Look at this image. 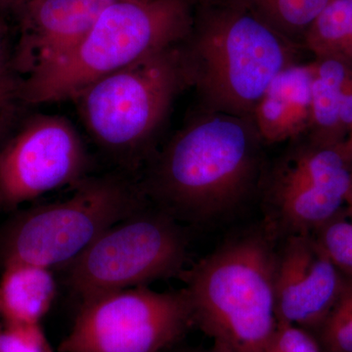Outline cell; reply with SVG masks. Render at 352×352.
<instances>
[{"label": "cell", "mask_w": 352, "mask_h": 352, "mask_svg": "<svg viewBox=\"0 0 352 352\" xmlns=\"http://www.w3.org/2000/svg\"><path fill=\"white\" fill-rule=\"evenodd\" d=\"M261 140L252 118L208 112L166 146L153 168L150 193L177 221L219 219L254 185Z\"/></svg>", "instance_id": "obj_1"}, {"label": "cell", "mask_w": 352, "mask_h": 352, "mask_svg": "<svg viewBox=\"0 0 352 352\" xmlns=\"http://www.w3.org/2000/svg\"><path fill=\"white\" fill-rule=\"evenodd\" d=\"M273 239L265 228L240 236L180 275L214 352H263L276 330Z\"/></svg>", "instance_id": "obj_2"}, {"label": "cell", "mask_w": 352, "mask_h": 352, "mask_svg": "<svg viewBox=\"0 0 352 352\" xmlns=\"http://www.w3.org/2000/svg\"><path fill=\"white\" fill-rule=\"evenodd\" d=\"M192 0H119L109 6L73 50L21 78L28 104L73 99L78 92L139 60L189 38Z\"/></svg>", "instance_id": "obj_3"}, {"label": "cell", "mask_w": 352, "mask_h": 352, "mask_svg": "<svg viewBox=\"0 0 352 352\" xmlns=\"http://www.w3.org/2000/svg\"><path fill=\"white\" fill-rule=\"evenodd\" d=\"M188 48L193 82L208 112L252 118L275 76L292 62L289 43L241 0H204Z\"/></svg>", "instance_id": "obj_4"}, {"label": "cell", "mask_w": 352, "mask_h": 352, "mask_svg": "<svg viewBox=\"0 0 352 352\" xmlns=\"http://www.w3.org/2000/svg\"><path fill=\"white\" fill-rule=\"evenodd\" d=\"M191 82V59L180 43L91 83L72 100L95 142L117 156H133Z\"/></svg>", "instance_id": "obj_5"}, {"label": "cell", "mask_w": 352, "mask_h": 352, "mask_svg": "<svg viewBox=\"0 0 352 352\" xmlns=\"http://www.w3.org/2000/svg\"><path fill=\"white\" fill-rule=\"evenodd\" d=\"M139 208L122 180L85 178L71 198L23 210L7 222L0 232V261L3 266H69L102 233Z\"/></svg>", "instance_id": "obj_6"}, {"label": "cell", "mask_w": 352, "mask_h": 352, "mask_svg": "<svg viewBox=\"0 0 352 352\" xmlns=\"http://www.w3.org/2000/svg\"><path fill=\"white\" fill-rule=\"evenodd\" d=\"M187 239L177 220L163 210L139 208L101 234L69 266L72 289L88 296L180 276Z\"/></svg>", "instance_id": "obj_7"}, {"label": "cell", "mask_w": 352, "mask_h": 352, "mask_svg": "<svg viewBox=\"0 0 352 352\" xmlns=\"http://www.w3.org/2000/svg\"><path fill=\"white\" fill-rule=\"evenodd\" d=\"M194 324L186 291L148 286L82 298L60 352H163Z\"/></svg>", "instance_id": "obj_8"}, {"label": "cell", "mask_w": 352, "mask_h": 352, "mask_svg": "<svg viewBox=\"0 0 352 352\" xmlns=\"http://www.w3.org/2000/svg\"><path fill=\"white\" fill-rule=\"evenodd\" d=\"M88 157L80 134L59 116L27 120L0 149V203L13 208L85 179Z\"/></svg>", "instance_id": "obj_9"}, {"label": "cell", "mask_w": 352, "mask_h": 352, "mask_svg": "<svg viewBox=\"0 0 352 352\" xmlns=\"http://www.w3.org/2000/svg\"><path fill=\"white\" fill-rule=\"evenodd\" d=\"M349 161L344 148L336 146H318L287 159L270 187L265 229L271 236L314 234L337 217L351 188Z\"/></svg>", "instance_id": "obj_10"}, {"label": "cell", "mask_w": 352, "mask_h": 352, "mask_svg": "<svg viewBox=\"0 0 352 352\" xmlns=\"http://www.w3.org/2000/svg\"><path fill=\"white\" fill-rule=\"evenodd\" d=\"M344 277L314 234L287 237L276 254L275 302L278 322L320 328L337 302Z\"/></svg>", "instance_id": "obj_11"}, {"label": "cell", "mask_w": 352, "mask_h": 352, "mask_svg": "<svg viewBox=\"0 0 352 352\" xmlns=\"http://www.w3.org/2000/svg\"><path fill=\"white\" fill-rule=\"evenodd\" d=\"M119 0H21L20 38L12 66L25 76L47 66L80 43L102 13Z\"/></svg>", "instance_id": "obj_12"}, {"label": "cell", "mask_w": 352, "mask_h": 352, "mask_svg": "<svg viewBox=\"0 0 352 352\" xmlns=\"http://www.w3.org/2000/svg\"><path fill=\"white\" fill-rule=\"evenodd\" d=\"M311 80V65L292 64L275 76L252 113L261 140L282 142L309 124Z\"/></svg>", "instance_id": "obj_13"}, {"label": "cell", "mask_w": 352, "mask_h": 352, "mask_svg": "<svg viewBox=\"0 0 352 352\" xmlns=\"http://www.w3.org/2000/svg\"><path fill=\"white\" fill-rule=\"evenodd\" d=\"M0 278V316L9 324H39L56 298L52 270L36 264L3 266Z\"/></svg>", "instance_id": "obj_14"}, {"label": "cell", "mask_w": 352, "mask_h": 352, "mask_svg": "<svg viewBox=\"0 0 352 352\" xmlns=\"http://www.w3.org/2000/svg\"><path fill=\"white\" fill-rule=\"evenodd\" d=\"M311 72L309 124L316 129L317 145L335 146L333 138L340 129V94L349 72L344 60L333 57L311 65Z\"/></svg>", "instance_id": "obj_15"}, {"label": "cell", "mask_w": 352, "mask_h": 352, "mask_svg": "<svg viewBox=\"0 0 352 352\" xmlns=\"http://www.w3.org/2000/svg\"><path fill=\"white\" fill-rule=\"evenodd\" d=\"M303 44L321 58L352 56V0H329Z\"/></svg>", "instance_id": "obj_16"}, {"label": "cell", "mask_w": 352, "mask_h": 352, "mask_svg": "<svg viewBox=\"0 0 352 352\" xmlns=\"http://www.w3.org/2000/svg\"><path fill=\"white\" fill-rule=\"evenodd\" d=\"M254 15L282 38L296 46L303 43L315 18L329 0H241Z\"/></svg>", "instance_id": "obj_17"}, {"label": "cell", "mask_w": 352, "mask_h": 352, "mask_svg": "<svg viewBox=\"0 0 352 352\" xmlns=\"http://www.w3.org/2000/svg\"><path fill=\"white\" fill-rule=\"evenodd\" d=\"M319 329L328 352H352V279L344 277L337 302Z\"/></svg>", "instance_id": "obj_18"}, {"label": "cell", "mask_w": 352, "mask_h": 352, "mask_svg": "<svg viewBox=\"0 0 352 352\" xmlns=\"http://www.w3.org/2000/svg\"><path fill=\"white\" fill-rule=\"evenodd\" d=\"M314 234L340 274L352 279V219L337 215Z\"/></svg>", "instance_id": "obj_19"}, {"label": "cell", "mask_w": 352, "mask_h": 352, "mask_svg": "<svg viewBox=\"0 0 352 352\" xmlns=\"http://www.w3.org/2000/svg\"><path fill=\"white\" fill-rule=\"evenodd\" d=\"M0 352H53L39 324L0 326Z\"/></svg>", "instance_id": "obj_20"}, {"label": "cell", "mask_w": 352, "mask_h": 352, "mask_svg": "<svg viewBox=\"0 0 352 352\" xmlns=\"http://www.w3.org/2000/svg\"><path fill=\"white\" fill-rule=\"evenodd\" d=\"M263 352H320L318 342L303 328L278 322Z\"/></svg>", "instance_id": "obj_21"}, {"label": "cell", "mask_w": 352, "mask_h": 352, "mask_svg": "<svg viewBox=\"0 0 352 352\" xmlns=\"http://www.w3.org/2000/svg\"><path fill=\"white\" fill-rule=\"evenodd\" d=\"M20 85L21 76L12 64L0 71V126L13 102L19 99Z\"/></svg>", "instance_id": "obj_22"}, {"label": "cell", "mask_w": 352, "mask_h": 352, "mask_svg": "<svg viewBox=\"0 0 352 352\" xmlns=\"http://www.w3.org/2000/svg\"><path fill=\"white\" fill-rule=\"evenodd\" d=\"M339 119L340 129L352 126V76L349 74L340 98Z\"/></svg>", "instance_id": "obj_23"}, {"label": "cell", "mask_w": 352, "mask_h": 352, "mask_svg": "<svg viewBox=\"0 0 352 352\" xmlns=\"http://www.w3.org/2000/svg\"><path fill=\"white\" fill-rule=\"evenodd\" d=\"M12 64V56L9 54L6 25L0 22V71Z\"/></svg>", "instance_id": "obj_24"}, {"label": "cell", "mask_w": 352, "mask_h": 352, "mask_svg": "<svg viewBox=\"0 0 352 352\" xmlns=\"http://www.w3.org/2000/svg\"><path fill=\"white\" fill-rule=\"evenodd\" d=\"M346 203L349 205V212H351L352 217V173L351 188H349V194H347Z\"/></svg>", "instance_id": "obj_25"}, {"label": "cell", "mask_w": 352, "mask_h": 352, "mask_svg": "<svg viewBox=\"0 0 352 352\" xmlns=\"http://www.w3.org/2000/svg\"><path fill=\"white\" fill-rule=\"evenodd\" d=\"M344 152H346L347 157L352 159V138L351 141L346 146H344Z\"/></svg>", "instance_id": "obj_26"}, {"label": "cell", "mask_w": 352, "mask_h": 352, "mask_svg": "<svg viewBox=\"0 0 352 352\" xmlns=\"http://www.w3.org/2000/svg\"><path fill=\"white\" fill-rule=\"evenodd\" d=\"M192 1H193L194 3H196V2H198V3H200V2L204 1V0H192Z\"/></svg>", "instance_id": "obj_27"}, {"label": "cell", "mask_w": 352, "mask_h": 352, "mask_svg": "<svg viewBox=\"0 0 352 352\" xmlns=\"http://www.w3.org/2000/svg\"><path fill=\"white\" fill-rule=\"evenodd\" d=\"M0 208H1V203H0Z\"/></svg>", "instance_id": "obj_28"}, {"label": "cell", "mask_w": 352, "mask_h": 352, "mask_svg": "<svg viewBox=\"0 0 352 352\" xmlns=\"http://www.w3.org/2000/svg\"><path fill=\"white\" fill-rule=\"evenodd\" d=\"M210 352H214V351H212H212H210Z\"/></svg>", "instance_id": "obj_29"}, {"label": "cell", "mask_w": 352, "mask_h": 352, "mask_svg": "<svg viewBox=\"0 0 352 352\" xmlns=\"http://www.w3.org/2000/svg\"></svg>", "instance_id": "obj_30"}]
</instances>
